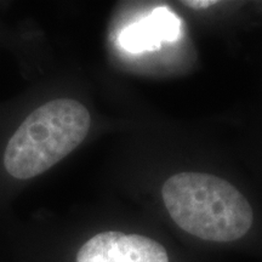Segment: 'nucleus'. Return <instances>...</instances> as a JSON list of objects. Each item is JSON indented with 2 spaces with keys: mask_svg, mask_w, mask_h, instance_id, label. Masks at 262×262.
Segmentation results:
<instances>
[{
  "mask_svg": "<svg viewBox=\"0 0 262 262\" xmlns=\"http://www.w3.org/2000/svg\"><path fill=\"white\" fill-rule=\"evenodd\" d=\"M217 0H188V2H182L183 5L189 6V8L199 10V9H206L209 6H212L217 4Z\"/></svg>",
  "mask_w": 262,
  "mask_h": 262,
  "instance_id": "obj_5",
  "label": "nucleus"
},
{
  "mask_svg": "<svg viewBox=\"0 0 262 262\" xmlns=\"http://www.w3.org/2000/svg\"><path fill=\"white\" fill-rule=\"evenodd\" d=\"M91 117L79 101L58 98L34 110L10 139L4 166L12 178L45 172L77 148L90 130Z\"/></svg>",
  "mask_w": 262,
  "mask_h": 262,
  "instance_id": "obj_2",
  "label": "nucleus"
},
{
  "mask_svg": "<svg viewBox=\"0 0 262 262\" xmlns=\"http://www.w3.org/2000/svg\"><path fill=\"white\" fill-rule=\"evenodd\" d=\"M180 37L181 19L166 6H159L148 16L124 28L119 44L127 52L141 54L158 50L164 41H176Z\"/></svg>",
  "mask_w": 262,
  "mask_h": 262,
  "instance_id": "obj_4",
  "label": "nucleus"
},
{
  "mask_svg": "<svg viewBox=\"0 0 262 262\" xmlns=\"http://www.w3.org/2000/svg\"><path fill=\"white\" fill-rule=\"evenodd\" d=\"M162 196L175 224L203 241H237L253 225L248 199L228 181L210 173H176L163 185Z\"/></svg>",
  "mask_w": 262,
  "mask_h": 262,
  "instance_id": "obj_1",
  "label": "nucleus"
},
{
  "mask_svg": "<svg viewBox=\"0 0 262 262\" xmlns=\"http://www.w3.org/2000/svg\"><path fill=\"white\" fill-rule=\"evenodd\" d=\"M77 262H169V256L155 239L108 231L90 238L78 251Z\"/></svg>",
  "mask_w": 262,
  "mask_h": 262,
  "instance_id": "obj_3",
  "label": "nucleus"
}]
</instances>
